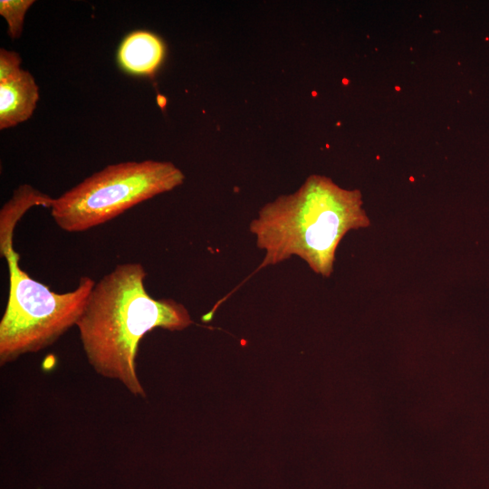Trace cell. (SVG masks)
<instances>
[{
  "label": "cell",
  "instance_id": "cell-3",
  "mask_svg": "<svg viewBox=\"0 0 489 489\" xmlns=\"http://www.w3.org/2000/svg\"><path fill=\"white\" fill-rule=\"evenodd\" d=\"M0 253L9 272L8 300L0 321L3 366L51 346L76 325L96 283L82 276L74 290L58 293L20 267L13 237L0 239Z\"/></svg>",
  "mask_w": 489,
  "mask_h": 489
},
{
  "label": "cell",
  "instance_id": "cell-9",
  "mask_svg": "<svg viewBox=\"0 0 489 489\" xmlns=\"http://www.w3.org/2000/svg\"><path fill=\"white\" fill-rule=\"evenodd\" d=\"M21 57L19 53L5 48L0 49V82L6 81L16 73L21 68Z\"/></svg>",
  "mask_w": 489,
  "mask_h": 489
},
{
  "label": "cell",
  "instance_id": "cell-8",
  "mask_svg": "<svg viewBox=\"0 0 489 489\" xmlns=\"http://www.w3.org/2000/svg\"><path fill=\"white\" fill-rule=\"evenodd\" d=\"M34 0H1L0 14L6 21L7 34L13 40L20 38L28 9Z\"/></svg>",
  "mask_w": 489,
  "mask_h": 489
},
{
  "label": "cell",
  "instance_id": "cell-7",
  "mask_svg": "<svg viewBox=\"0 0 489 489\" xmlns=\"http://www.w3.org/2000/svg\"><path fill=\"white\" fill-rule=\"evenodd\" d=\"M53 202L50 196L28 184L19 186L1 209L0 233H14L16 224L29 208L37 206L51 207Z\"/></svg>",
  "mask_w": 489,
  "mask_h": 489
},
{
  "label": "cell",
  "instance_id": "cell-6",
  "mask_svg": "<svg viewBox=\"0 0 489 489\" xmlns=\"http://www.w3.org/2000/svg\"><path fill=\"white\" fill-rule=\"evenodd\" d=\"M165 55L161 39L148 31H134L120 43L118 62L127 72L135 75H153Z\"/></svg>",
  "mask_w": 489,
  "mask_h": 489
},
{
  "label": "cell",
  "instance_id": "cell-2",
  "mask_svg": "<svg viewBox=\"0 0 489 489\" xmlns=\"http://www.w3.org/2000/svg\"><path fill=\"white\" fill-rule=\"evenodd\" d=\"M369 225L359 190L311 176L295 192L264 205L251 221L249 230L265 253L256 271L297 256L315 273L329 277L343 236Z\"/></svg>",
  "mask_w": 489,
  "mask_h": 489
},
{
  "label": "cell",
  "instance_id": "cell-5",
  "mask_svg": "<svg viewBox=\"0 0 489 489\" xmlns=\"http://www.w3.org/2000/svg\"><path fill=\"white\" fill-rule=\"evenodd\" d=\"M39 100V88L29 71L22 69L12 78L0 82V129L26 121Z\"/></svg>",
  "mask_w": 489,
  "mask_h": 489
},
{
  "label": "cell",
  "instance_id": "cell-1",
  "mask_svg": "<svg viewBox=\"0 0 489 489\" xmlns=\"http://www.w3.org/2000/svg\"><path fill=\"white\" fill-rule=\"evenodd\" d=\"M139 263L117 264L95 283L76 326L86 358L104 378L146 397L138 377L139 341L156 328L183 331L193 323L187 309L172 299H154L145 288Z\"/></svg>",
  "mask_w": 489,
  "mask_h": 489
},
{
  "label": "cell",
  "instance_id": "cell-4",
  "mask_svg": "<svg viewBox=\"0 0 489 489\" xmlns=\"http://www.w3.org/2000/svg\"><path fill=\"white\" fill-rule=\"evenodd\" d=\"M184 180V173L168 161L110 164L53 198L51 216L62 230L83 232L176 188Z\"/></svg>",
  "mask_w": 489,
  "mask_h": 489
}]
</instances>
